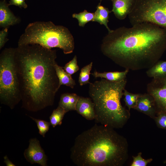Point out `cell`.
Segmentation results:
<instances>
[{
    "label": "cell",
    "mask_w": 166,
    "mask_h": 166,
    "mask_svg": "<svg viewBox=\"0 0 166 166\" xmlns=\"http://www.w3.org/2000/svg\"><path fill=\"white\" fill-rule=\"evenodd\" d=\"M8 34V28H4L0 31V49L3 47L8 40L7 38Z\"/></svg>",
    "instance_id": "27"
},
{
    "label": "cell",
    "mask_w": 166,
    "mask_h": 166,
    "mask_svg": "<svg viewBox=\"0 0 166 166\" xmlns=\"http://www.w3.org/2000/svg\"><path fill=\"white\" fill-rule=\"evenodd\" d=\"M63 68L69 74L71 75L79 69L77 63V57L75 55L72 60L67 63Z\"/></svg>",
    "instance_id": "24"
},
{
    "label": "cell",
    "mask_w": 166,
    "mask_h": 166,
    "mask_svg": "<svg viewBox=\"0 0 166 166\" xmlns=\"http://www.w3.org/2000/svg\"><path fill=\"white\" fill-rule=\"evenodd\" d=\"M146 74L148 77L152 78L166 76V61L159 60L148 69Z\"/></svg>",
    "instance_id": "17"
},
{
    "label": "cell",
    "mask_w": 166,
    "mask_h": 166,
    "mask_svg": "<svg viewBox=\"0 0 166 166\" xmlns=\"http://www.w3.org/2000/svg\"><path fill=\"white\" fill-rule=\"evenodd\" d=\"M68 112L62 108L58 106L54 109L49 117L51 125L55 128L58 125H61L65 114Z\"/></svg>",
    "instance_id": "19"
},
{
    "label": "cell",
    "mask_w": 166,
    "mask_h": 166,
    "mask_svg": "<svg viewBox=\"0 0 166 166\" xmlns=\"http://www.w3.org/2000/svg\"><path fill=\"white\" fill-rule=\"evenodd\" d=\"M75 111L88 120L95 119L94 105L90 98L80 97L76 105Z\"/></svg>",
    "instance_id": "12"
},
{
    "label": "cell",
    "mask_w": 166,
    "mask_h": 166,
    "mask_svg": "<svg viewBox=\"0 0 166 166\" xmlns=\"http://www.w3.org/2000/svg\"><path fill=\"white\" fill-rule=\"evenodd\" d=\"M54 67L59 80V87L63 85L73 89L76 84L71 75L68 73L63 67L59 65L57 63L55 64Z\"/></svg>",
    "instance_id": "16"
},
{
    "label": "cell",
    "mask_w": 166,
    "mask_h": 166,
    "mask_svg": "<svg viewBox=\"0 0 166 166\" xmlns=\"http://www.w3.org/2000/svg\"><path fill=\"white\" fill-rule=\"evenodd\" d=\"M102 53L115 64L133 71L148 69L166 50V29L149 22L111 30L104 38Z\"/></svg>",
    "instance_id": "1"
},
{
    "label": "cell",
    "mask_w": 166,
    "mask_h": 166,
    "mask_svg": "<svg viewBox=\"0 0 166 166\" xmlns=\"http://www.w3.org/2000/svg\"><path fill=\"white\" fill-rule=\"evenodd\" d=\"M127 82L126 78L117 82L101 78L89 84V94L94 105L96 123L117 129L127 122L130 113L121 102Z\"/></svg>",
    "instance_id": "4"
},
{
    "label": "cell",
    "mask_w": 166,
    "mask_h": 166,
    "mask_svg": "<svg viewBox=\"0 0 166 166\" xmlns=\"http://www.w3.org/2000/svg\"><path fill=\"white\" fill-rule=\"evenodd\" d=\"M129 70L125 69L122 72L115 71L112 72H99L95 71L91 75L95 78L100 77L105 79L112 82L119 81L126 78V77Z\"/></svg>",
    "instance_id": "15"
},
{
    "label": "cell",
    "mask_w": 166,
    "mask_h": 166,
    "mask_svg": "<svg viewBox=\"0 0 166 166\" xmlns=\"http://www.w3.org/2000/svg\"><path fill=\"white\" fill-rule=\"evenodd\" d=\"M70 152L77 166H122L128 158V144L114 129L96 124L76 137Z\"/></svg>",
    "instance_id": "3"
},
{
    "label": "cell",
    "mask_w": 166,
    "mask_h": 166,
    "mask_svg": "<svg viewBox=\"0 0 166 166\" xmlns=\"http://www.w3.org/2000/svg\"><path fill=\"white\" fill-rule=\"evenodd\" d=\"M9 2V6L14 5L25 9L28 6L25 2V0H10Z\"/></svg>",
    "instance_id": "28"
},
{
    "label": "cell",
    "mask_w": 166,
    "mask_h": 166,
    "mask_svg": "<svg viewBox=\"0 0 166 166\" xmlns=\"http://www.w3.org/2000/svg\"><path fill=\"white\" fill-rule=\"evenodd\" d=\"M93 65V62H91L81 69L78 79V82L80 86L90 83L89 82V76Z\"/></svg>",
    "instance_id": "21"
},
{
    "label": "cell",
    "mask_w": 166,
    "mask_h": 166,
    "mask_svg": "<svg viewBox=\"0 0 166 166\" xmlns=\"http://www.w3.org/2000/svg\"><path fill=\"white\" fill-rule=\"evenodd\" d=\"M128 16L132 26L146 22L166 29V0H136Z\"/></svg>",
    "instance_id": "7"
},
{
    "label": "cell",
    "mask_w": 166,
    "mask_h": 166,
    "mask_svg": "<svg viewBox=\"0 0 166 166\" xmlns=\"http://www.w3.org/2000/svg\"><path fill=\"white\" fill-rule=\"evenodd\" d=\"M28 148L25 150L24 156L31 164H38L41 166H47L48 158L39 141L36 138L30 139Z\"/></svg>",
    "instance_id": "9"
},
{
    "label": "cell",
    "mask_w": 166,
    "mask_h": 166,
    "mask_svg": "<svg viewBox=\"0 0 166 166\" xmlns=\"http://www.w3.org/2000/svg\"><path fill=\"white\" fill-rule=\"evenodd\" d=\"M56 50L38 44L18 46L15 60L22 107L37 112L53 105L59 87Z\"/></svg>",
    "instance_id": "2"
},
{
    "label": "cell",
    "mask_w": 166,
    "mask_h": 166,
    "mask_svg": "<svg viewBox=\"0 0 166 166\" xmlns=\"http://www.w3.org/2000/svg\"><path fill=\"white\" fill-rule=\"evenodd\" d=\"M80 96L75 93H65L60 97L58 106L67 112L76 110V106Z\"/></svg>",
    "instance_id": "14"
},
{
    "label": "cell",
    "mask_w": 166,
    "mask_h": 166,
    "mask_svg": "<svg viewBox=\"0 0 166 166\" xmlns=\"http://www.w3.org/2000/svg\"><path fill=\"white\" fill-rule=\"evenodd\" d=\"M9 5L6 0L0 2V26L1 27L8 28L10 26L19 23L20 19L16 17L9 8Z\"/></svg>",
    "instance_id": "13"
},
{
    "label": "cell",
    "mask_w": 166,
    "mask_h": 166,
    "mask_svg": "<svg viewBox=\"0 0 166 166\" xmlns=\"http://www.w3.org/2000/svg\"><path fill=\"white\" fill-rule=\"evenodd\" d=\"M15 48H5L0 55V101L13 109L21 101L15 60Z\"/></svg>",
    "instance_id": "6"
},
{
    "label": "cell",
    "mask_w": 166,
    "mask_h": 166,
    "mask_svg": "<svg viewBox=\"0 0 166 166\" xmlns=\"http://www.w3.org/2000/svg\"><path fill=\"white\" fill-rule=\"evenodd\" d=\"M29 117L36 124L39 134L44 137L46 133L49 130L51 125L50 123L44 120L35 118L31 116H29Z\"/></svg>",
    "instance_id": "23"
},
{
    "label": "cell",
    "mask_w": 166,
    "mask_h": 166,
    "mask_svg": "<svg viewBox=\"0 0 166 166\" xmlns=\"http://www.w3.org/2000/svg\"><path fill=\"white\" fill-rule=\"evenodd\" d=\"M157 126L159 128L166 130V113L162 112L157 113L154 118Z\"/></svg>",
    "instance_id": "26"
},
{
    "label": "cell",
    "mask_w": 166,
    "mask_h": 166,
    "mask_svg": "<svg viewBox=\"0 0 166 166\" xmlns=\"http://www.w3.org/2000/svg\"><path fill=\"white\" fill-rule=\"evenodd\" d=\"M140 94H134L130 93L125 89L123 93L125 105L130 111L136 105L138 98Z\"/></svg>",
    "instance_id": "22"
},
{
    "label": "cell",
    "mask_w": 166,
    "mask_h": 166,
    "mask_svg": "<svg viewBox=\"0 0 166 166\" xmlns=\"http://www.w3.org/2000/svg\"><path fill=\"white\" fill-rule=\"evenodd\" d=\"M113 12L118 19L125 18L133 9L136 0H112Z\"/></svg>",
    "instance_id": "11"
},
{
    "label": "cell",
    "mask_w": 166,
    "mask_h": 166,
    "mask_svg": "<svg viewBox=\"0 0 166 166\" xmlns=\"http://www.w3.org/2000/svg\"><path fill=\"white\" fill-rule=\"evenodd\" d=\"M141 155V152H140L136 156H132L133 161L131 166H146L153 160L152 158L144 159Z\"/></svg>",
    "instance_id": "25"
},
{
    "label": "cell",
    "mask_w": 166,
    "mask_h": 166,
    "mask_svg": "<svg viewBox=\"0 0 166 166\" xmlns=\"http://www.w3.org/2000/svg\"><path fill=\"white\" fill-rule=\"evenodd\" d=\"M38 44L52 49L58 48L65 54L72 53L75 45L73 37L66 27L51 21H36L29 24L20 36L18 45Z\"/></svg>",
    "instance_id": "5"
},
{
    "label": "cell",
    "mask_w": 166,
    "mask_h": 166,
    "mask_svg": "<svg viewBox=\"0 0 166 166\" xmlns=\"http://www.w3.org/2000/svg\"><path fill=\"white\" fill-rule=\"evenodd\" d=\"M147 91L154 99L157 113H166V76L152 78L147 85Z\"/></svg>",
    "instance_id": "8"
},
{
    "label": "cell",
    "mask_w": 166,
    "mask_h": 166,
    "mask_svg": "<svg viewBox=\"0 0 166 166\" xmlns=\"http://www.w3.org/2000/svg\"><path fill=\"white\" fill-rule=\"evenodd\" d=\"M100 0L101 1L102 0ZM111 0L112 1V0Z\"/></svg>",
    "instance_id": "30"
},
{
    "label": "cell",
    "mask_w": 166,
    "mask_h": 166,
    "mask_svg": "<svg viewBox=\"0 0 166 166\" xmlns=\"http://www.w3.org/2000/svg\"><path fill=\"white\" fill-rule=\"evenodd\" d=\"M133 109L153 119L157 113L154 99L147 93L140 94L136 104Z\"/></svg>",
    "instance_id": "10"
},
{
    "label": "cell",
    "mask_w": 166,
    "mask_h": 166,
    "mask_svg": "<svg viewBox=\"0 0 166 166\" xmlns=\"http://www.w3.org/2000/svg\"><path fill=\"white\" fill-rule=\"evenodd\" d=\"M94 17V13L88 12L86 10L79 13H74L72 14L73 18L77 19L80 26L83 27L89 22H93Z\"/></svg>",
    "instance_id": "20"
},
{
    "label": "cell",
    "mask_w": 166,
    "mask_h": 166,
    "mask_svg": "<svg viewBox=\"0 0 166 166\" xmlns=\"http://www.w3.org/2000/svg\"><path fill=\"white\" fill-rule=\"evenodd\" d=\"M4 162L6 166H15L16 165L12 163L8 158L7 155L4 156Z\"/></svg>",
    "instance_id": "29"
},
{
    "label": "cell",
    "mask_w": 166,
    "mask_h": 166,
    "mask_svg": "<svg viewBox=\"0 0 166 166\" xmlns=\"http://www.w3.org/2000/svg\"><path fill=\"white\" fill-rule=\"evenodd\" d=\"M111 12L108 8L101 6L99 4L97 6V10L94 13L93 22H97L101 25H104L108 31L111 30L108 27L109 14Z\"/></svg>",
    "instance_id": "18"
}]
</instances>
